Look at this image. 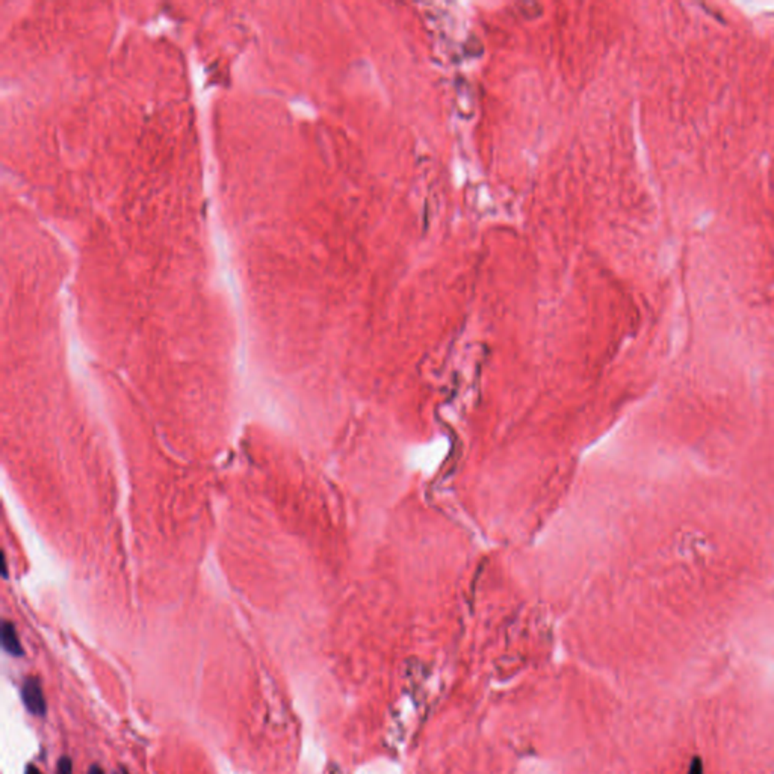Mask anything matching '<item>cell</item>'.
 I'll list each match as a JSON object with an SVG mask.
<instances>
[{"label": "cell", "mask_w": 774, "mask_h": 774, "mask_svg": "<svg viewBox=\"0 0 774 774\" xmlns=\"http://www.w3.org/2000/svg\"><path fill=\"white\" fill-rule=\"evenodd\" d=\"M25 774H43V773H41L40 770H38V769L35 767V765L29 764L27 767H26V770H25Z\"/></svg>", "instance_id": "5b68a950"}, {"label": "cell", "mask_w": 774, "mask_h": 774, "mask_svg": "<svg viewBox=\"0 0 774 774\" xmlns=\"http://www.w3.org/2000/svg\"><path fill=\"white\" fill-rule=\"evenodd\" d=\"M21 700L23 705H25V708L32 716L44 717L45 712H47V703H45L41 682L35 676H30L23 682Z\"/></svg>", "instance_id": "6da1fadb"}, {"label": "cell", "mask_w": 774, "mask_h": 774, "mask_svg": "<svg viewBox=\"0 0 774 774\" xmlns=\"http://www.w3.org/2000/svg\"><path fill=\"white\" fill-rule=\"evenodd\" d=\"M88 774H104L103 770L98 767V765H91V769L88 771Z\"/></svg>", "instance_id": "8992f818"}, {"label": "cell", "mask_w": 774, "mask_h": 774, "mask_svg": "<svg viewBox=\"0 0 774 774\" xmlns=\"http://www.w3.org/2000/svg\"><path fill=\"white\" fill-rule=\"evenodd\" d=\"M688 774H705V770H703V761L700 760V758H694L693 762H692V764H689V770H688Z\"/></svg>", "instance_id": "277c9868"}, {"label": "cell", "mask_w": 774, "mask_h": 774, "mask_svg": "<svg viewBox=\"0 0 774 774\" xmlns=\"http://www.w3.org/2000/svg\"><path fill=\"white\" fill-rule=\"evenodd\" d=\"M0 640H2V648L8 655L20 658L25 655V649H23L19 634L15 631V626L11 621L5 620L0 629Z\"/></svg>", "instance_id": "7a4b0ae2"}, {"label": "cell", "mask_w": 774, "mask_h": 774, "mask_svg": "<svg viewBox=\"0 0 774 774\" xmlns=\"http://www.w3.org/2000/svg\"><path fill=\"white\" fill-rule=\"evenodd\" d=\"M56 774H73V761L70 756H60L56 765Z\"/></svg>", "instance_id": "3957f363"}]
</instances>
